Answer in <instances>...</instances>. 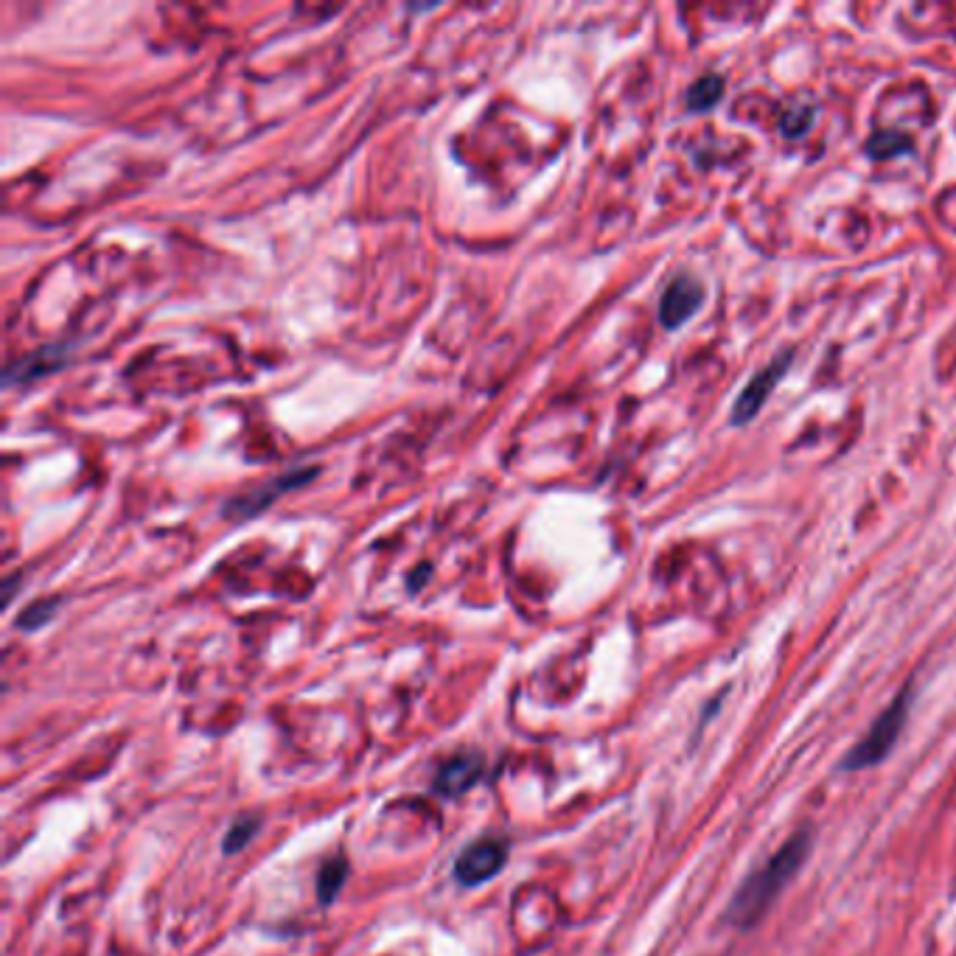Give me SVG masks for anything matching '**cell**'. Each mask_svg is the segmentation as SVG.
Here are the masks:
<instances>
[{
    "instance_id": "1",
    "label": "cell",
    "mask_w": 956,
    "mask_h": 956,
    "mask_svg": "<svg viewBox=\"0 0 956 956\" xmlns=\"http://www.w3.org/2000/svg\"><path fill=\"white\" fill-rule=\"evenodd\" d=\"M808 853H811V830H800L760 870L752 872L729 903L732 926L749 928L760 923L763 914L771 909V903L780 898L785 884L800 872Z\"/></svg>"
},
{
    "instance_id": "2",
    "label": "cell",
    "mask_w": 956,
    "mask_h": 956,
    "mask_svg": "<svg viewBox=\"0 0 956 956\" xmlns=\"http://www.w3.org/2000/svg\"><path fill=\"white\" fill-rule=\"evenodd\" d=\"M909 707H912V687H903L898 696L889 701V707H886L884 713L872 721L870 732L847 752L842 769H872V766H878L884 757H889V752H892L895 743H898L900 732H903L906 718H909Z\"/></svg>"
},
{
    "instance_id": "3",
    "label": "cell",
    "mask_w": 956,
    "mask_h": 956,
    "mask_svg": "<svg viewBox=\"0 0 956 956\" xmlns=\"http://www.w3.org/2000/svg\"><path fill=\"white\" fill-rule=\"evenodd\" d=\"M511 853V844L502 836H480L466 844L455 858V881L460 886H480L500 875Z\"/></svg>"
},
{
    "instance_id": "4",
    "label": "cell",
    "mask_w": 956,
    "mask_h": 956,
    "mask_svg": "<svg viewBox=\"0 0 956 956\" xmlns=\"http://www.w3.org/2000/svg\"><path fill=\"white\" fill-rule=\"evenodd\" d=\"M791 362H794V351H783V354H777L766 368H760V371L746 382V387L738 393V399L732 404V413H729L732 427H743V424H749L752 418L760 415L763 404L769 401L777 382H780L785 373H788V368H791Z\"/></svg>"
},
{
    "instance_id": "5",
    "label": "cell",
    "mask_w": 956,
    "mask_h": 956,
    "mask_svg": "<svg viewBox=\"0 0 956 956\" xmlns=\"http://www.w3.org/2000/svg\"><path fill=\"white\" fill-rule=\"evenodd\" d=\"M704 284H701L696 275L690 272H679L673 275L668 286L662 289V300H659V323L668 331H676L685 326L693 314L704 306Z\"/></svg>"
},
{
    "instance_id": "6",
    "label": "cell",
    "mask_w": 956,
    "mask_h": 956,
    "mask_svg": "<svg viewBox=\"0 0 956 956\" xmlns=\"http://www.w3.org/2000/svg\"><path fill=\"white\" fill-rule=\"evenodd\" d=\"M483 771H486V757L480 752H460V755L443 760L435 774V783L432 788L441 794V797H463L469 788L483 780Z\"/></svg>"
},
{
    "instance_id": "7",
    "label": "cell",
    "mask_w": 956,
    "mask_h": 956,
    "mask_svg": "<svg viewBox=\"0 0 956 956\" xmlns=\"http://www.w3.org/2000/svg\"><path fill=\"white\" fill-rule=\"evenodd\" d=\"M312 474H314L312 469H295L292 474H286V477H281V480H275L272 486L267 483V486H261L258 491H253V494L242 497V500L230 502L228 511H230V514H236V516L258 514V511H261V508H267L272 500H278V497L284 494L286 488H295V486H300V483H306V480H309Z\"/></svg>"
},
{
    "instance_id": "8",
    "label": "cell",
    "mask_w": 956,
    "mask_h": 956,
    "mask_svg": "<svg viewBox=\"0 0 956 956\" xmlns=\"http://www.w3.org/2000/svg\"><path fill=\"white\" fill-rule=\"evenodd\" d=\"M721 99H724V79L718 73H704L690 85L685 101L690 113H710Z\"/></svg>"
},
{
    "instance_id": "9",
    "label": "cell",
    "mask_w": 956,
    "mask_h": 956,
    "mask_svg": "<svg viewBox=\"0 0 956 956\" xmlns=\"http://www.w3.org/2000/svg\"><path fill=\"white\" fill-rule=\"evenodd\" d=\"M345 878H348V858L345 856L329 858V861L320 867V872H317V898H320L323 906H329V903L337 900Z\"/></svg>"
},
{
    "instance_id": "10",
    "label": "cell",
    "mask_w": 956,
    "mask_h": 956,
    "mask_svg": "<svg viewBox=\"0 0 956 956\" xmlns=\"http://www.w3.org/2000/svg\"><path fill=\"white\" fill-rule=\"evenodd\" d=\"M912 149V138L903 135V132H875L870 141H867V152L875 160H886V157H898L903 152Z\"/></svg>"
},
{
    "instance_id": "11",
    "label": "cell",
    "mask_w": 956,
    "mask_h": 956,
    "mask_svg": "<svg viewBox=\"0 0 956 956\" xmlns=\"http://www.w3.org/2000/svg\"><path fill=\"white\" fill-rule=\"evenodd\" d=\"M258 830H261V819H258V816H244L239 822H233L228 833H225L222 850H225L228 856L239 853V850H244V847L250 844V839L256 836Z\"/></svg>"
},
{
    "instance_id": "12",
    "label": "cell",
    "mask_w": 956,
    "mask_h": 956,
    "mask_svg": "<svg viewBox=\"0 0 956 956\" xmlns=\"http://www.w3.org/2000/svg\"><path fill=\"white\" fill-rule=\"evenodd\" d=\"M57 606H59V600H57V598L37 600V603H31L29 609H26V612L20 614V620H17V626L26 628V631H34V628L45 626V623H48V620H51V617L57 614Z\"/></svg>"
},
{
    "instance_id": "13",
    "label": "cell",
    "mask_w": 956,
    "mask_h": 956,
    "mask_svg": "<svg viewBox=\"0 0 956 956\" xmlns=\"http://www.w3.org/2000/svg\"><path fill=\"white\" fill-rule=\"evenodd\" d=\"M816 115L811 107H797V110H788V113L780 118V129H783L785 138H800L805 135L808 129L814 127Z\"/></svg>"
}]
</instances>
